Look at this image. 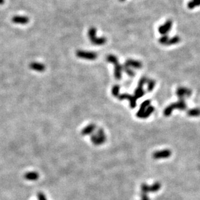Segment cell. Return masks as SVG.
Instances as JSON below:
<instances>
[{"label": "cell", "instance_id": "6da1fadb", "mask_svg": "<svg viewBox=\"0 0 200 200\" xmlns=\"http://www.w3.org/2000/svg\"><path fill=\"white\" fill-rule=\"evenodd\" d=\"M106 60L108 62L112 63L115 65L114 76L117 80H120L122 77V72L123 70V67L120 64L116 56L113 55H109L106 56Z\"/></svg>", "mask_w": 200, "mask_h": 200}, {"label": "cell", "instance_id": "7a4b0ae2", "mask_svg": "<svg viewBox=\"0 0 200 200\" xmlns=\"http://www.w3.org/2000/svg\"><path fill=\"white\" fill-rule=\"evenodd\" d=\"M187 108V104H186L184 99H180L178 102L175 103H172L167 106L165 110H164V115L166 117H168L172 114V112L174 110H185Z\"/></svg>", "mask_w": 200, "mask_h": 200}, {"label": "cell", "instance_id": "3957f363", "mask_svg": "<svg viewBox=\"0 0 200 200\" xmlns=\"http://www.w3.org/2000/svg\"><path fill=\"white\" fill-rule=\"evenodd\" d=\"M96 29L95 27H91L88 30V37L90 42L95 46H102L106 44V39L104 37L98 38L96 36Z\"/></svg>", "mask_w": 200, "mask_h": 200}, {"label": "cell", "instance_id": "277c9868", "mask_svg": "<svg viewBox=\"0 0 200 200\" xmlns=\"http://www.w3.org/2000/svg\"><path fill=\"white\" fill-rule=\"evenodd\" d=\"M106 140V137L104 131L101 128L98 129V131L91 137V142L95 145L97 146L103 144Z\"/></svg>", "mask_w": 200, "mask_h": 200}, {"label": "cell", "instance_id": "5b68a950", "mask_svg": "<svg viewBox=\"0 0 200 200\" xmlns=\"http://www.w3.org/2000/svg\"><path fill=\"white\" fill-rule=\"evenodd\" d=\"M76 56L79 58L88 60H94L97 58V54L93 51H86L84 50H77Z\"/></svg>", "mask_w": 200, "mask_h": 200}, {"label": "cell", "instance_id": "8992f818", "mask_svg": "<svg viewBox=\"0 0 200 200\" xmlns=\"http://www.w3.org/2000/svg\"><path fill=\"white\" fill-rule=\"evenodd\" d=\"M161 189V184L159 183H156L151 186H148L146 184H143L141 185V191L142 192H156Z\"/></svg>", "mask_w": 200, "mask_h": 200}, {"label": "cell", "instance_id": "52a82bcc", "mask_svg": "<svg viewBox=\"0 0 200 200\" xmlns=\"http://www.w3.org/2000/svg\"><path fill=\"white\" fill-rule=\"evenodd\" d=\"M176 95L180 99H184L185 97H189L192 95V91L189 88L180 87L176 91Z\"/></svg>", "mask_w": 200, "mask_h": 200}, {"label": "cell", "instance_id": "ba28073f", "mask_svg": "<svg viewBox=\"0 0 200 200\" xmlns=\"http://www.w3.org/2000/svg\"><path fill=\"white\" fill-rule=\"evenodd\" d=\"M172 27V22L170 20H168L163 25L159 27L158 31L162 35L167 34V33L171 30Z\"/></svg>", "mask_w": 200, "mask_h": 200}, {"label": "cell", "instance_id": "9c48e42d", "mask_svg": "<svg viewBox=\"0 0 200 200\" xmlns=\"http://www.w3.org/2000/svg\"><path fill=\"white\" fill-rule=\"evenodd\" d=\"M171 156V151L168 149L157 151L153 154V157L156 159L168 158Z\"/></svg>", "mask_w": 200, "mask_h": 200}, {"label": "cell", "instance_id": "30bf717a", "mask_svg": "<svg viewBox=\"0 0 200 200\" xmlns=\"http://www.w3.org/2000/svg\"><path fill=\"white\" fill-rule=\"evenodd\" d=\"M12 22L15 24L25 25L29 23V19L25 16H15L12 18Z\"/></svg>", "mask_w": 200, "mask_h": 200}, {"label": "cell", "instance_id": "8fae6325", "mask_svg": "<svg viewBox=\"0 0 200 200\" xmlns=\"http://www.w3.org/2000/svg\"><path fill=\"white\" fill-rule=\"evenodd\" d=\"M119 100L126 99L130 101V105L131 108H134L136 106V98L133 96L128 93H124L122 95H119L118 97Z\"/></svg>", "mask_w": 200, "mask_h": 200}, {"label": "cell", "instance_id": "7c38bea8", "mask_svg": "<svg viewBox=\"0 0 200 200\" xmlns=\"http://www.w3.org/2000/svg\"><path fill=\"white\" fill-rule=\"evenodd\" d=\"M29 67L31 70L38 73H42L46 70V66H45L44 64L40 62H32L29 63Z\"/></svg>", "mask_w": 200, "mask_h": 200}, {"label": "cell", "instance_id": "4fadbf2b", "mask_svg": "<svg viewBox=\"0 0 200 200\" xmlns=\"http://www.w3.org/2000/svg\"><path fill=\"white\" fill-rule=\"evenodd\" d=\"M143 66L142 63L139 61L132 60V59H129L127 60L125 63H124V67H132L134 69H141Z\"/></svg>", "mask_w": 200, "mask_h": 200}, {"label": "cell", "instance_id": "5bb4252c", "mask_svg": "<svg viewBox=\"0 0 200 200\" xmlns=\"http://www.w3.org/2000/svg\"><path fill=\"white\" fill-rule=\"evenodd\" d=\"M96 128V126L94 124H90L88 126H86L83 130H82L81 133L82 135H91L94 132Z\"/></svg>", "mask_w": 200, "mask_h": 200}, {"label": "cell", "instance_id": "9a60e30c", "mask_svg": "<svg viewBox=\"0 0 200 200\" xmlns=\"http://www.w3.org/2000/svg\"><path fill=\"white\" fill-rule=\"evenodd\" d=\"M154 110H155V108L154 107L152 106H149L144 112L142 113V114L140 115H137V117L141 119H147L152 114L153 112H154Z\"/></svg>", "mask_w": 200, "mask_h": 200}, {"label": "cell", "instance_id": "2e32d148", "mask_svg": "<svg viewBox=\"0 0 200 200\" xmlns=\"http://www.w3.org/2000/svg\"><path fill=\"white\" fill-rule=\"evenodd\" d=\"M24 178L29 181H35L39 178V174L36 172H29L25 174Z\"/></svg>", "mask_w": 200, "mask_h": 200}, {"label": "cell", "instance_id": "e0dca14e", "mask_svg": "<svg viewBox=\"0 0 200 200\" xmlns=\"http://www.w3.org/2000/svg\"><path fill=\"white\" fill-rule=\"evenodd\" d=\"M145 92L144 89H143V87L138 86L137 89H135V93H134V97H135L136 99H137V98L142 97V96L145 95Z\"/></svg>", "mask_w": 200, "mask_h": 200}, {"label": "cell", "instance_id": "ac0fdd59", "mask_svg": "<svg viewBox=\"0 0 200 200\" xmlns=\"http://www.w3.org/2000/svg\"><path fill=\"white\" fill-rule=\"evenodd\" d=\"M150 104V100H145V102H143L142 104H141V107H140V110H139V111L137 112V116L139 115H140L142 114V113L144 112L146 110H147V108L149 106Z\"/></svg>", "mask_w": 200, "mask_h": 200}, {"label": "cell", "instance_id": "d6986e66", "mask_svg": "<svg viewBox=\"0 0 200 200\" xmlns=\"http://www.w3.org/2000/svg\"><path fill=\"white\" fill-rule=\"evenodd\" d=\"M187 115L190 117H198L200 116V108H196L189 110L187 112Z\"/></svg>", "mask_w": 200, "mask_h": 200}, {"label": "cell", "instance_id": "ffe728a7", "mask_svg": "<svg viewBox=\"0 0 200 200\" xmlns=\"http://www.w3.org/2000/svg\"><path fill=\"white\" fill-rule=\"evenodd\" d=\"M181 38L178 36H175L171 38H169L168 42H167L166 46H172V45L177 44L180 42Z\"/></svg>", "mask_w": 200, "mask_h": 200}, {"label": "cell", "instance_id": "44dd1931", "mask_svg": "<svg viewBox=\"0 0 200 200\" xmlns=\"http://www.w3.org/2000/svg\"><path fill=\"white\" fill-rule=\"evenodd\" d=\"M200 5V0H192L188 3V8L189 9H193L197 6Z\"/></svg>", "mask_w": 200, "mask_h": 200}, {"label": "cell", "instance_id": "7402d4cb", "mask_svg": "<svg viewBox=\"0 0 200 200\" xmlns=\"http://www.w3.org/2000/svg\"><path fill=\"white\" fill-rule=\"evenodd\" d=\"M147 84H148V91H152L154 89L155 85H156V82L154 80L149 79L148 80Z\"/></svg>", "mask_w": 200, "mask_h": 200}, {"label": "cell", "instance_id": "603a6c76", "mask_svg": "<svg viewBox=\"0 0 200 200\" xmlns=\"http://www.w3.org/2000/svg\"><path fill=\"white\" fill-rule=\"evenodd\" d=\"M119 91H120V86L118 85H115L112 88V95L115 97H118L119 95Z\"/></svg>", "mask_w": 200, "mask_h": 200}, {"label": "cell", "instance_id": "cb8c5ba5", "mask_svg": "<svg viewBox=\"0 0 200 200\" xmlns=\"http://www.w3.org/2000/svg\"><path fill=\"white\" fill-rule=\"evenodd\" d=\"M168 40H169V38L168 36V35L165 34V35H163V36L160 38V39L159 40V42L161 44L165 45L166 46V44L167 42H168Z\"/></svg>", "mask_w": 200, "mask_h": 200}, {"label": "cell", "instance_id": "d4e9b609", "mask_svg": "<svg viewBox=\"0 0 200 200\" xmlns=\"http://www.w3.org/2000/svg\"><path fill=\"white\" fill-rule=\"evenodd\" d=\"M123 69L124 70V71H125L126 73L128 75V76L132 77H134V75H135L132 69H131L130 67H123Z\"/></svg>", "mask_w": 200, "mask_h": 200}, {"label": "cell", "instance_id": "484cf974", "mask_svg": "<svg viewBox=\"0 0 200 200\" xmlns=\"http://www.w3.org/2000/svg\"><path fill=\"white\" fill-rule=\"evenodd\" d=\"M148 80L146 77H143V78H141L140 79V81H139V83H138V86H142L143 87L144 86V85L145 84H147V81H148Z\"/></svg>", "mask_w": 200, "mask_h": 200}, {"label": "cell", "instance_id": "4316f807", "mask_svg": "<svg viewBox=\"0 0 200 200\" xmlns=\"http://www.w3.org/2000/svg\"><path fill=\"white\" fill-rule=\"evenodd\" d=\"M38 200H47L46 196L42 192H40L38 194Z\"/></svg>", "mask_w": 200, "mask_h": 200}, {"label": "cell", "instance_id": "83f0119b", "mask_svg": "<svg viewBox=\"0 0 200 200\" xmlns=\"http://www.w3.org/2000/svg\"><path fill=\"white\" fill-rule=\"evenodd\" d=\"M141 200H150L148 197L147 196V194L146 193L142 192V199Z\"/></svg>", "mask_w": 200, "mask_h": 200}, {"label": "cell", "instance_id": "f1b7e54d", "mask_svg": "<svg viewBox=\"0 0 200 200\" xmlns=\"http://www.w3.org/2000/svg\"><path fill=\"white\" fill-rule=\"evenodd\" d=\"M5 3V0H0V5H3Z\"/></svg>", "mask_w": 200, "mask_h": 200}, {"label": "cell", "instance_id": "f546056e", "mask_svg": "<svg viewBox=\"0 0 200 200\" xmlns=\"http://www.w3.org/2000/svg\"><path fill=\"white\" fill-rule=\"evenodd\" d=\"M120 1H124L125 0H120Z\"/></svg>", "mask_w": 200, "mask_h": 200}]
</instances>
